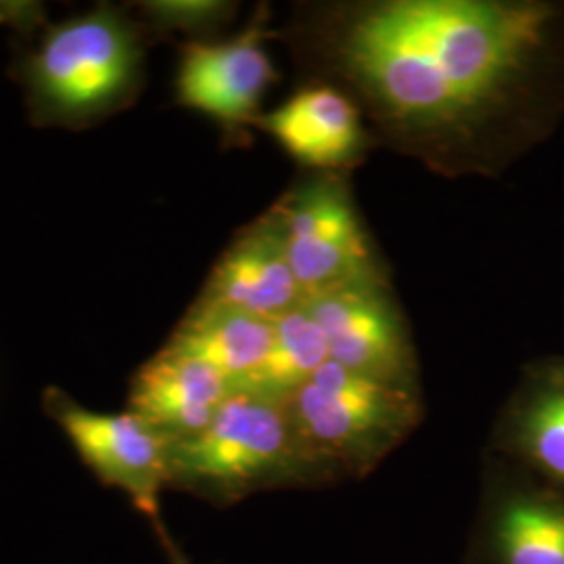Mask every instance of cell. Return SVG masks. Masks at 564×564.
Returning <instances> with one entry per match:
<instances>
[{"instance_id":"obj_18","label":"cell","mask_w":564,"mask_h":564,"mask_svg":"<svg viewBox=\"0 0 564 564\" xmlns=\"http://www.w3.org/2000/svg\"><path fill=\"white\" fill-rule=\"evenodd\" d=\"M2 21H7V15H4V11L0 9V23H2Z\"/></svg>"},{"instance_id":"obj_17","label":"cell","mask_w":564,"mask_h":564,"mask_svg":"<svg viewBox=\"0 0 564 564\" xmlns=\"http://www.w3.org/2000/svg\"><path fill=\"white\" fill-rule=\"evenodd\" d=\"M162 542L165 545V550H167V561H170V564H193L188 561V556L184 554V550H181L176 542H172V538L165 531L162 533Z\"/></svg>"},{"instance_id":"obj_5","label":"cell","mask_w":564,"mask_h":564,"mask_svg":"<svg viewBox=\"0 0 564 564\" xmlns=\"http://www.w3.org/2000/svg\"><path fill=\"white\" fill-rule=\"evenodd\" d=\"M274 207L303 300L351 282L389 281L358 212L349 174L310 172Z\"/></svg>"},{"instance_id":"obj_11","label":"cell","mask_w":564,"mask_h":564,"mask_svg":"<svg viewBox=\"0 0 564 564\" xmlns=\"http://www.w3.org/2000/svg\"><path fill=\"white\" fill-rule=\"evenodd\" d=\"M230 393L214 368L163 345L132 377L128 410L176 444L212 423Z\"/></svg>"},{"instance_id":"obj_4","label":"cell","mask_w":564,"mask_h":564,"mask_svg":"<svg viewBox=\"0 0 564 564\" xmlns=\"http://www.w3.org/2000/svg\"><path fill=\"white\" fill-rule=\"evenodd\" d=\"M141 76V36L107 7L51 28L25 72L36 113L61 123L113 111L132 99Z\"/></svg>"},{"instance_id":"obj_13","label":"cell","mask_w":564,"mask_h":564,"mask_svg":"<svg viewBox=\"0 0 564 564\" xmlns=\"http://www.w3.org/2000/svg\"><path fill=\"white\" fill-rule=\"evenodd\" d=\"M498 564H564V505L517 496L498 508L491 524Z\"/></svg>"},{"instance_id":"obj_9","label":"cell","mask_w":564,"mask_h":564,"mask_svg":"<svg viewBox=\"0 0 564 564\" xmlns=\"http://www.w3.org/2000/svg\"><path fill=\"white\" fill-rule=\"evenodd\" d=\"M195 303L270 323L302 305V289L289 262L282 220L274 205L226 247Z\"/></svg>"},{"instance_id":"obj_1","label":"cell","mask_w":564,"mask_h":564,"mask_svg":"<svg viewBox=\"0 0 564 564\" xmlns=\"http://www.w3.org/2000/svg\"><path fill=\"white\" fill-rule=\"evenodd\" d=\"M558 18L538 0L314 2L284 41L307 82L354 99L375 142L460 178L502 160Z\"/></svg>"},{"instance_id":"obj_15","label":"cell","mask_w":564,"mask_h":564,"mask_svg":"<svg viewBox=\"0 0 564 564\" xmlns=\"http://www.w3.org/2000/svg\"><path fill=\"white\" fill-rule=\"evenodd\" d=\"M512 440L524 458L564 484V372H547L529 391L514 412Z\"/></svg>"},{"instance_id":"obj_14","label":"cell","mask_w":564,"mask_h":564,"mask_svg":"<svg viewBox=\"0 0 564 564\" xmlns=\"http://www.w3.org/2000/svg\"><path fill=\"white\" fill-rule=\"evenodd\" d=\"M326 362L328 347L323 330L302 303L274 321L268 358L241 391L286 402Z\"/></svg>"},{"instance_id":"obj_6","label":"cell","mask_w":564,"mask_h":564,"mask_svg":"<svg viewBox=\"0 0 564 564\" xmlns=\"http://www.w3.org/2000/svg\"><path fill=\"white\" fill-rule=\"evenodd\" d=\"M44 410L95 477L121 491L162 535V494L170 487V442L130 410L97 412L61 389L44 391Z\"/></svg>"},{"instance_id":"obj_2","label":"cell","mask_w":564,"mask_h":564,"mask_svg":"<svg viewBox=\"0 0 564 564\" xmlns=\"http://www.w3.org/2000/svg\"><path fill=\"white\" fill-rule=\"evenodd\" d=\"M323 479L307 460L284 402L232 391L193 437L170 445V487L212 505Z\"/></svg>"},{"instance_id":"obj_3","label":"cell","mask_w":564,"mask_h":564,"mask_svg":"<svg viewBox=\"0 0 564 564\" xmlns=\"http://www.w3.org/2000/svg\"><path fill=\"white\" fill-rule=\"evenodd\" d=\"M284 405L307 460L323 479L368 473L403 444L423 414L419 387L387 383L333 360Z\"/></svg>"},{"instance_id":"obj_8","label":"cell","mask_w":564,"mask_h":564,"mask_svg":"<svg viewBox=\"0 0 564 564\" xmlns=\"http://www.w3.org/2000/svg\"><path fill=\"white\" fill-rule=\"evenodd\" d=\"M265 13L230 41H193L182 46L176 99L220 123L228 132L258 126L268 88L279 80V72L265 51L272 32Z\"/></svg>"},{"instance_id":"obj_7","label":"cell","mask_w":564,"mask_h":564,"mask_svg":"<svg viewBox=\"0 0 564 564\" xmlns=\"http://www.w3.org/2000/svg\"><path fill=\"white\" fill-rule=\"evenodd\" d=\"M328 360L387 383L419 387V358L391 282L343 284L303 300Z\"/></svg>"},{"instance_id":"obj_16","label":"cell","mask_w":564,"mask_h":564,"mask_svg":"<svg viewBox=\"0 0 564 564\" xmlns=\"http://www.w3.org/2000/svg\"><path fill=\"white\" fill-rule=\"evenodd\" d=\"M142 7L158 28L188 34L212 32L235 13V4L223 0H155Z\"/></svg>"},{"instance_id":"obj_12","label":"cell","mask_w":564,"mask_h":564,"mask_svg":"<svg viewBox=\"0 0 564 564\" xmlns=\"http://www.w3.org/2000/svg\"><path fill=\"white\" fill-rule=\"evenodd\" d=\"M272 339L270 321L193 303L165 347L214 368L232 391H241L268 358Z\"/></svg>"},{"instance_id":"obj_10","label":"cell","mask_w":564,"mask_h":564,"mask_svg":"<svg viewBox=\"0 0 564 564\" xmlns=\"http://www.w3.org/2000/svg\"><path fill=\"white\" fill-rule=\"evenodd\" d=\"M258 128L307 172L349 174L375 142L360 107L324 82H305L276 109L262 113Z\"/></svg>"}]
</instances>
